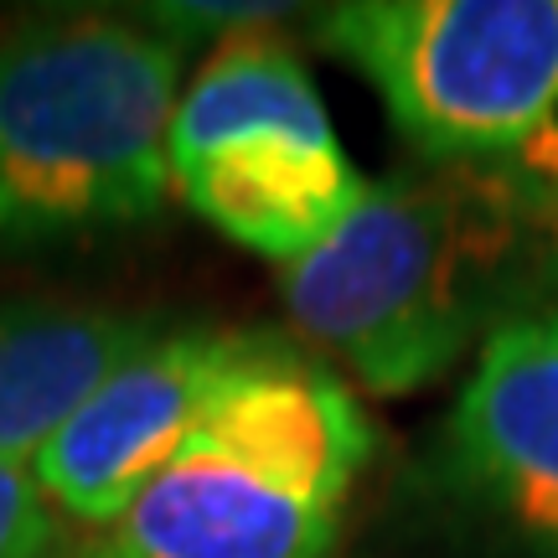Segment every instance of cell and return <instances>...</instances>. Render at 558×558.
Returning <instances> with one entry per match:
<instances>
[{"label":"cell","instance_id":"obj_1","mask_svg":"<svg viewBox=\"0 0 558 558\" xmlns=\"http://www.w3.org/2000/svg\"><path fill=\"white\" fill-rule=\"evenodd\" d=\"M538 218L512 171L367 181L331 239L279 269V300L320 362L399 399L501 326Z\"/></svg>","mask_w":558,"mask_h":558},{"label":"cell","instance_id":"obj_2","mask_svg":"<svg viewBox=\"0 0 558 558\" xmlns=\"http://www.w3.org/2000/svg\"><path fill=\"white\" fill-rule=\"evenodd\" d=\"M367 456L347 383L264 331L150 486L68 558H326Z\"/></svg>","mask_w":558,"mask_h":558},{"label":"cell","instance_id":"obj_3","mask_svg":"<svg viewBox=\"0 0 558 558\" xmlns=\"http://www.w3.org/2000/svg\"><path fill=\"white\" fill-rule=\"evenodd\" d=\"M192 41L160 21L68 16L0 32V248L150 222Z\"/></svg>","mask_w":558,"mask_h":558},{"label":"cell","instance_id":"obj_4","mask_svg":"<svg viewBox=\"0 0 558 558\" xmlns=\"http://www.w3.org/2000/svg\"><path fill=\"white\" fill-rule=\"evenodd\" d=\"M166 166L202 222L279 269L331 239L367 192L300 52L269 26L233 32L207 58L177 104Z\"/></svg>","mask_w":558,"mask_h":558},{"label":"cell","instance_id":"obj_5","mask_svg":"<svg viewBox=\"0 0 558 558\" xmlns=\"http://www.w3.org/2000/svg\"><path fill=\"white\" fill-rule=\"evenodd\" d=\"M316 37L439 171L512 160L558 104V0H347Z\"/></svg>","mask_w":558,"mask_h":558},{"label":"cell","instance_id":"obj_6","mask_svg":"<svg viewBox=\"0 0 558 558\" xmlns=\"http://www.w3.org/2000/svg\"><path fill=\"white\" fill-rule=\"evenodd\" d=\"M259 337L264 331L228 326H160L32 460L52 512L83 522L88 533L109 527L197 429Z\"/></svg>","mask_w":558,"mask_h":558},{"label":"cell","instance_id":"obj_7","mask_svg":"<svg viewBox=\"0 0 558 558\" xmlns=\"http://www.w3.org/2000/svg\"><path fill=\"white\" fill-rule=\"evenodd\" d=\"M450 445L481 497L558 548V311L512 316L481 341Z\"/></svg>","mask_w":558,"mask_h":558},{"label":"cell","instance_id":"obj_8","mask_svg":"<svg viewBox=\"0 0 558 558\" xmlns=\"http://www.w3.org/2000/svg\"><path fill=\"white\" fill-rule=\"evenodd\" d=\"M160 331L150 316L0 300V465H26L52 445L78 403Z\"/></svg>","mask_w":558,"mask_h":558},{"label":"cell","instance_id":"obj_9","mask_svg":"<svg viewBox=\"0 0 558 558\" xmlns=\"http://www.w3.org/2000/svg\"><path fill=\"white\" fill-rule=\"evenodd\" d=\"M58 548V512L26 465H0V558H47Z\"/></svg>","mask_w":558,"mask_h":558},{"label":"cell","instance_id":"obj_10","mask_svg":"<svg viewBox=\"0 0 558 558\" xmlns=\"http://www.w3.org/2000/svg\"><path fill=\"white\" fill-rule=\"evenodd\" d=\"M512 177H518L522 192L558 222V104H554V114L543 120L538 135L512 156Z\"/></svg>","mask_w":558,"mask_h":558}]
</instances>
